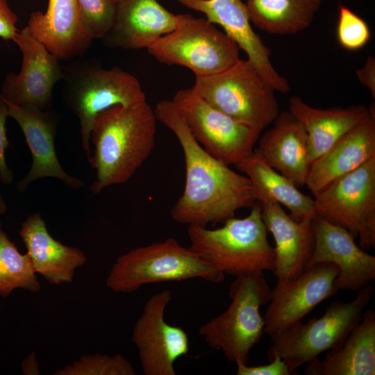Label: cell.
<instances>
[{
  "instance_id": "cell-18",
  "label": "cell",
  "mask_w": 375,
  "mask_h": 375,
  "mask_svg": "<svg viewBox=\"0 0 375 375\" xmlns=\"http://www.w3.org/2000/svg\"><path fill=\"white\" fill-rule=\"evenodd\" d=\"M265 225L275 241V267L277 280L288 281L299 276L307 267L314 244L312 219L299 222L288 215L278 203L259 197Z\"/></svg>"
},
{
  "instance_id": "cell-23",
  "label": "cell",
  "mask_w": 375,
  "mask_h": 375,
  "mask_svg": "<svg viewBox=\"0 0 375 375\" xmlns=\"http://www.w3.org/2000/svg\"><path fill=\"white\" fill-rule=\"evenodd\" d=\"M375 156V115L356 126L313 160L306 181L315 195Z\"/></svg>"
},
{
  "instance_id": "cell-6",
  "label": "cell",
  "mask_w": 375,
  "mask_h": 375,
  "mask_svg": "<svg viewBox=\"0 0 375 375\" xmlns=\"http://www.w3.org/2000/svg\"><path fill=\"white\" fill-rule=\"evenodd\" d=\"M192 91L209 104L260 133L279 114L275 90L248 60L211 75L196 76Z\"/></svg>"
},
{
  "instance_id": "cell-4",
  "label": "cell",
  "mask_w": 375,
  "mask_h": 375,
  "mask_svg": "<svg viewBox=\"0 0 375 375\" xmlns=\"http://www.w3.org/2000/svg\"><path fill=\"white\" fill-rule=\"evenodd\" d=\"M62 81L63 99L78 119L88 160L97 116L114 106H133L146 101L139 81L117 67L103 68L90 60H78L62 66Z\"/></svg>"
},
{
  "instance_id": "cell-25",
  "label": "cell",
  "mask_w": 375,
  "mask_h": 375,
  "mask_svg": "<svg viewBox=\"0 0 375 375\" xmlns=\"http://www.w3.org/2000/svg\"><path fill=\"white\" fill-rule=\"evenodd\" d=\"M304 370L309 375H374L375 312L367 310L339 347L315 358Z\"/></svg>"
},
{
  "instance_id": "cell-7",
  "label": "cell",
  "mask_w": 375,
  "mask_h": 375,
  "mask_svg": "<svg viewBox=\"0 0 375 375\" xmlns=\"http://www.w3.org/2000/svg\"><path fill=\"white\" fill-rule=\"evenodd\" d=\"M270 293L263 273L235 277L230 286L228 308L201 325L199 334L229 361L247 364L249 352L264 333L259 309L268 303Z\"/></svg>"
},
{
  "instance_id": "cell-28",
  "label": "cell",
  "mask_w": 375,
  "mask_h": 375,
  "mask_svg": "<svg viewBox=\"0 0 375 375\" xmlns=\"http://www.w3.org/2000/svg\"><path fill=\"white\" fill-rule=\"evenodd\" d=\"M28 254H22L10 241L0 222V296L8 297L17 288L32 292L40 290Z\"/></svg>"
},
{
  "instance_id": "cell-15",
  "label": "cell",
  "mask_w": 375,
  "mask_h": 375,
  "mask_svg": "<svg viewBox=\"0 0 375 375\" xmlns=\"http://www.w3.org/2000/svg\"><path fill=\"white\" fill-rule=\"evenodd\" d=\"M312 228L315 244L307 267L320 262L335 265L339 270L334 281L338 290L356 291L375 279V256L357 245L347 228L317 215Z\"/></svg>"
},
{
  "instance_id": "cell-9",
  "label": "cell",
  "mask_w": 375,
  "mask_h": 375,
  "mask_svg": "<svg viewBox=\"0 0 375 375\" xmlns=\"http://www.w3.org/2000/svg\"><path fill=\"white\" fill-rule=\"evenodd\" d=\"M157 60L185 67L195 76L221 72L240 58L239 47L206 18L179 14L176 27L147 48Z\"/></svg>"
},
{
  "instance_id": "cell-36",
  "label": "cell",
  "mask_w": 375,
  "mask_h": 375,
  "mask_svg": "<svg viewBox=\"0 0 375 375\" xmlns=\"http://www.w3.org/2000/svg\"><path fill=\"white\" fill-rule=\"evenodd\" d=\"M7 210V206L2 197L0 195V215L5 214Z\"/></svg>"
},
{
  "instance_id": "cell-21",
  "label": "cell",
  "mask_w": 375,
  "mask_h": 375,
  "mask_svg": "<svg viewBox=\"0 0 375 375\" xmlns=\"http://www.w3.org/2000/svg\"><path fill=\"white\" fill-rule=\"evenodd\" d=\"M19 235L35 273L51 284L71 283L76 269L87 261L81 250L65 245L49 234L40 213L32 214L26 219L22 224Z\"/></svg>"
},
{
  "instance_id": "cell-32",
  "label": "cell",
  "mask_w": 375,
  "mask_h": 375,
  "mask_svg": "<svg viewBox=\"0 0 375 375\" xmlns=\"http://www.w3.org/2000/svg\"><path fill=\"white\" fill-rule=\"evenodd\" d=\"M272 361L267 365L248 366L240 362H236L238 375H290L285 362L277 354L271 356Z\"/></svg>"
},
{
  "instance_id": "cell-26",
  "label": "cell",
  "mask_w": 375,
  "mask_h": 375,
  "mask_svg": "<svg viewBox=\"0 0 375 375\" xmlns=\"http://www.w3.org/2000/svg\"><path fill=\"white\" fill-rule=\"evenodd\" d=\"M235 166L251 181L257 199L266 197L285 206L290 211V215L298 222L315 216L314 200L254 153Z\"/></svg>"
},
{
  "instance_id": "cell-2",
  "label": "cell",
  "mask_w": 375,
  "mask_h": 375,
  "mask_svg": "<svg viewBox=\"0 0 375 375\" xmlns=\"http://www.w3.org/2000/svg\"><path fill=\"white\" fill-rule=\"evenodd\" d=\"M157 118L147 101L133 106L117 105L96 117L90 141L94 147L89 161L96 170L90 190L127 182L151 153Z\"/></svg>"
},
{
  "instance_id": "cell-27",
  "label": "cell",
  "mask_w": 375,
  "mask_h": 375,
  "mask_svg": "<svg viewBox=\"0 0 375 375\" xmlns=\"http://www.w3.org/2000/svg\"><path fill=\"white\" fill-rule=\"evenodd\" d=\"M322 0H247L250 21L262 31L291 35L308 28Z\"/></svg>"
},
{
  "instance_id": "cell-1",
  "label": "cell",
  "mask_w": 375,
  "mask_h": 375,
  "mask_svg": "<svg viewBox=\"0 0 375 375\" xmlns=\"http://www.w3.org/2000/svg\"><path fill=\"white\" fill-rule=\"evenodd\" d=\"M154 112L157 120L174 133L184 154V190L170 211L174 222L202 226L224 222L257 201L249 178L208 153L171 101H159Z\"/></svg>"
},
{
  "instance_id": "cell-11",
  "label": "cell",
  "mask_w": 375,
  "mask_h": 375,
  "mask_svg": "<svg viewBox=\"0 0 375 375\" xmlns=\"http://www.w3.org/2000/svg\"><path fill=\"white\" fill-rule=\"evenodd\" d=\"M191 134L211 156L238 165L253 153L260 133L217 110L191 88L176 92L171 100Z\"/></svg>"
},
{
  "instance_id": "cell-30",
  "label": "cell",
  "mask_w": 375,
  "mask_h": 375,
  "mask_svg": "<svg viewBox=\"0 0 375 375\" xmlns=\"http://www.w3.org/2000/svg\"><path fill=\"white\" fill-rule=\"evenodd\" d=\"M129 361L121 354H94L81 356L71 365L56 371L55 375H135Z\"/></svg>"
},
{
  "instance_id": "cell-17",
  "label": "cell",
  "mask_w": 375,
  "mask_h": 375,
  "mask_svg": "<svg viewBox=\"0 0 375 375\" xmlns=\"http://www.w3.org/2000/svg\"><path fill=\"white\" fill-rule=\"evenodd\" d=\"M7 104L8 116L21 128L33 159L30 171L17 184L18 190L24 191L33 181L44 177L60 179L72 189L83 187L84 182L69 175L57 157L54 140L59 115L49 109Z\"/></svg>"
},
{
  "instance_id": "cell-12",
  "label": "cell",
  "mask_w": 375,
  "mask_h": 375,
  "mask_svg": "<svg viewBox=\"0 0 375 375\" xmlns=\"http://www.w3.org/2000/svg\"><path fill=\"white\" fill-rule=\"evenodd\" d=\"M172 299L169 290L153 294L135 324L132 341L145 375H175V361L190 351L186 332L165 319L166 307Z\"/></svg>"
},
{
  "instance_id": "cell-24",
  "label": "cell",
  "mask_w": 375,
  "mask_h": 375,
  "mask_svg": "<svg viewBox=\"0 0 375 375\" xmlns=\"http://www.w3.org/2000/svg\"><path fill=\"white\" fill-rule=\"evenodd\" d=\"M289 111L306 131L311 162L346 133L375 115L374 108L362 104L323 109L312 107L296 96L289 99Z\"/></svg>"
},
{
  "instance_id": "cell-31",
  "label": "cell",
  "mask_w": 375,
  "mask_h": 375,
  "mask_svg": "<svg viewBox=\"0 0 375 375\" xmlns=\"http://www.w3.org/2000/svg\"><path fill=\"white\" fill-rule=\"evenodd\" d=\"M336 34L340 45L348 51L362 49L368 43L371 37L366 22L343 6L339 8Z\"/></svg>"
},
{
  "instance_id": "cell-14",
  "label": "cell",
  "mask_w": 375,
  "mask_h": 375,
  "mask_svg": "<svg viewBox=\"0 0 375 375\" xmlns=\"http://www.w3.org/2000/svg\"><path fill=\"white\" fill-rule=\"evenodd\" d=\"M22 55L19 73L8 72L1 86L0 95L8 103L48 110L55 85L62 78L60 60L36 39L27 26L13 40Z\"/></svg>"
},
{
  "instance_id": "cell-35",
  "label": "cell",
  "mask_w": 375,
  "mask_h": 375,
  "mask_svg": "<svg viewBox=\"0 0 375 375\" xmlns=\"http://www.w3.org/2000/svg\"><path fill=\"white\" fill-rule=\"evenodd\" d=\"M360 83L370 92L375 99V58L369 56L365 65L356 71Z\"/></svg>"
},
{
  "instance_id": "cell-16",
  "label": "cell",
  "mask_w": 375,
  "mask_h": 375,
  "mask_svg": "<svg viewBox=\"0 0 375 375\" xmlns=\"http://www.w3.org/2000/svg\"><path fill=\"white\" fill-rule=\"evenodd\" d=\"M184 6L203 13L206 19L218 24L224 32L247 55L276 92L287 93L290 85L270 61L271 51L253 31L246 4L242 0H175Z\"/></svg>"
},
{
  "instance_id": "cell-8",
  "label": "cell",
  "mask_w": 375,
  "mask_h": 375,
  "mask_svg": "<svg viewBox=\"0 0 375 375\" xmlns=\"http://www.w3.org/2000/svg\"><path fill=\"white\" fill-rule=\"evenodd\" d=\"M373 291L370 283L359 289L356 297L349 302H331L321 317L269 335L272 345L269 356L278 355L293 374L322 353L339 347L361 320Z\"/></svg>"
},
{
  "instance_id": "cell-13",
  "label": "cell",
  "mask_w": 375,
  "mask_h": 375,
  "mask_svg": "<svg viewBox=\"0 0 375 375\" xmlns=\"http://www.w3.org/2000/svg\"><path fill=\"white\" fill-rule=\"evenodd\" d=\"M338 272L335 265L320 262L294 279L277 280L263 316L264 333L271 335L301 322L321 302L335 296Z\"/></svg>"
},
{
  "instance_id": "cell-19",
  "label": "cell",
  "mask_w": 375,
  "mask_h": 375,
  "mask_svg": "<svg viewBox=\"0 0 375 375\" xmlns=\"http://www.w3.org/2000/svg\"><path fill=\"white\" fill-rule=\"evenodd\" d=\"M272 124L253 153L297 186L305 185L312 162L305 128L290 111L279 112Z\"/></svg>"
},
{
  "instance_id": "cell-22",
  "label": "cell",
  "mask_w": 375,
  "mask_h": 375,
  "mask_svg": "<svg viewBox=\"0 0 375 375\" xmlns=\"http://www.w3.org/2000/svg\"><path fill=\"white\" fill-rule=\"evenodd\" d=\"M26 26L60 61L82 56L92 42L81 28L77 0H49L46 12H33Z\"/></svg>"
},
{
  "instance_id": "cell-29",
  "label": "cell",
  "mask_w": 375,
  "mask_h": 375,
  "mask_svg": "<svg viewBox=\"0 0 375 375\" xmlns=\"http://www.w3.org/2000/svg\"><path fill=\"white\" fill-rule=\"evenodd\" d=\"M81 28L92 41L103 39L112 28L117 13L115 0H77Z\"/></svg>"
},
{
  "instance_id": "cell-33",
  "label": "cell",
  "mask_w": 375,
  "mask_h": 375,
  "mask_svg": "<svg viewBox=\"0 0 375 375\" xmlns=\"http://www.w3.org/2000/svg\"><path fill=\"white\" fill-rule=\"evenodd\" d=\"M8 117V104L0 95V181L6 185L11 183L13 180V173L8 167L5 158V151L9 145L6 129Z\"/></svg>"
},
{
  "instance_id": "cell-20",
  "label": "cell",
  "mask_w": 375,
  "mask_h": 375,
  "mask_svg": "<svg viewBox=\"0 0 375 375\" xmlns=\"http://www.w3.org/2000/svg\"><path fill=\"white\" fill-rule=\"evenodd\" d=\"M178 15L157 0H117L114 25L103 38L109 47L126 49L147 48L177 26Z\"/></svg>"
},
{
  "instance_id": "cell-37",
  "label": "cell",
  "mask_w": 375,
  "mask_h": 375,
  "mask_svg": "<svg viewBox=\"0 0 375 375\" xmlns=\"http://www.w3.org/2000/svg\"><path fill=\"white\" fill-rule=\"evenodd\" d=\"M115 1H117V0H115Z\"/></svg>"
},
{
  "instance_id": "cell-10",
  "label": "cell",
  "mask_w": 375,
  "mask_h": 375,
  "mask_svg": "<svg viewBox=\"0 0 375 375\" xmlns=\"http://www.w3.org/2000/svg\"><path fill=\"white\" fill-rule=\"evenodd\" d=\"M315 215L347 228L359 247L375 246V156L314 195Z\"/></svg>"
},
{
  "instance_id": "cell-5",
  "label": "cell",
  "mask_w": 375,
  "mask_h": 375,
  "mask_svg": "<svg viewBox=\"0 0 375 375\" xmlns=\"http://www.w3.org/2000/svg\"><path fill=\"white\" fill-rule=\"evenodd\" d=\"M225 274L191 248L173 238L133 249L119 256L106 279L115 292L128 293L146 284L201 278L212 283Z\"/></svg>"
},
{
  "instance_id": "cell-34",
  "label": "cell",
  "mask_w": 375,
  "mask_h": 375,
  "mask_svg": "<svg viewBox=\"0 0 375 375\" xmlns=\"http://www.w3.org/2000/svg\"><path fill=\"white\" fill-rule=\"evenodd\" d=\"M17 17L9 6L7 0H0V38L13 40L19 31L17 28Z\"/></svg>"
},
{
  "instance_id": "cell-3",
  "label": "cell",
  "mask_w": 375,
  "mask_h": 375,
  "mask_svg": "<svg viewBox=\"0 0 375 375\" xmlns=\"http://www.w3.org/2000/svg\"><path fill=\"white\" fill-rule=\"evenodd\" d=\"M256 201L244 218L231 217L222 227L189 225L190 248L224 274L237 276L274 272L275 252Z\"/></svg>"
}]
</instances>
